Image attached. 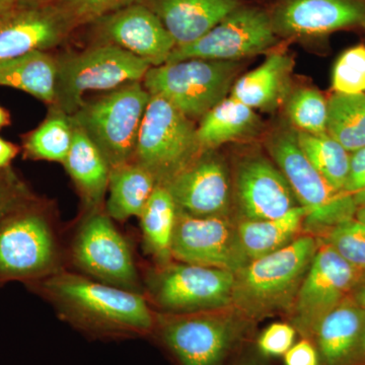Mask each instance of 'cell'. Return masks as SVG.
<instances>
[{
    "label": "cell",
    "instance_id": "cell-1",
    "mask_svg": "<svg viewBox=\"0 0 365 365\" xmlns=\"http://www.w3.org/2000/svg\"><path fill=\"white\" fill-rule=\"evenodd\" d=\"M35 284L62 321L93 339H137L155 331L157 314L144 294L66 269Z\"/></svg>",
    "mask_w": 365,
    "mask_h": 365
},
{
    "label": "cell",
    "instance_id": "cell-2",
    "mask_svg": "<svg viewBox=\"0 0 365 365\" xmlns=\"http://www.w3.org/2000/svg\"><path fill=\"white\" fill-rule=\"evenodd\" d=\"M318 245L313 235H300L284 248L249 261L235 273L232 309L250 322L289 313Z\"/></svg>",
    "mask_w": 365,
    "mask_h": 365
},
{
    "label": "cell",
    "instance_id": "cell-3",
    "mask_svg": "<svg viewBox=\"0 0 365 365\" xmlns=\"http://www.w3.org/2000/svg\"><path fill=\"white\" fill-rule=\"evenodd\" d=\"M52 216L35 198L0 220V280L34 283L63 270Z\"/></svg>",
    "mask_w": 365,
    "mask_h": 365
},
{
    "label": "cell",
    "instance_id": "cell-4",
    "mask_svg": "<svg viewBox=\"0 0 365 365\" xmlns=\"http://www.w3.org/2000/svg\"><path fill=\"white\" fill-rule=\"evenodd\" d=\"M251 322L237 311L155 316L153 335L177 365H225L248 332Z\"/></svg>",
    "mask_w": 365,
    "mask_h": 365
},
{
    "label": "cell",
    "instance_id": "cell-5",
    "mask_svg": "<svg viewBox=\"0 0 365 365\" xmlns=\"http://www.w3.org/2000/svg\"><path fill=\"white\" fill-rule=\"evenodd\" d=\"M57 57L55 103L71 116L91 91H111L127 83L143 81L151 66L117 46L93 43L79 52Z\"/></svg>",
    "mask_w": 365,
    "mask_h": 365
},
{
    "label": "cell",
    "instance_id": "cell-6",
    "mask_svg": "<svg viewBox=\"0 0 365 365\" xmlns=\"http://www.w3.org/2000/svg\"><path fill=\"white\" fill-rule=\"evenodd\" d=\"M267 148L292 187L299 204L306 208L304 225L324 235L336 225L352 220L356 205L352 196L337 192L325 181L304 155L294 129H279L268 138Z\"/></svg>",
    "mask_w": 365,
    "mask_h": 365
},
{
    "label": "cell",
    "instance_id": "cell-7",
    "mask_svg": "<svg viewBox=\"0 0 365 365\" xmlns=\"http://www.w3.org/2000/svg\"><path fill=\"white\" fill-rule=\"evenodd\" d=\"M150 98L143 81L127 83L102 97L86 100L71 120L100 148L112 169L133 162Z\"/></svg>",
    "mask_w": 365,
    "mask_h": 365
},
{
    "label": "cell",
    "instance_id": "cell-8",
    "mask_svg": "<svg viewBox=\"0 0 365 365\" xmlns=\"http://www.w3.org/2000/svg\"><path fill=\"white\" fill-rule=\"evenodd\" d=\"M240 61L186 59L151 66L143 83L151 96L163 98L185 116L201 118L230 93Z\"/></svg>",
    "mask_w": 365,
    "mask_h": 365
},
{
    "label": "cell",
    "instance_id": "cell-9",
    "mask_svg": "<svg viewBox=\"0 0 365 365\" xmlns=\"http://www.w3.org/2000/svg\"><path fill=\"white\" fill-rule=\"evenodd\" d=\"M194 122L174 106L151 96L137 138L133 162L165 186L203 153Z\"/></svg>",
    "mask_w": 365,
    "mask_h": 365
},
{
    "label": "cell",
    "instance_id": "cell-10",
    "mask_svg": "<svg viewBox=\"0 0 365 365\" xmlns=\"http://www.w3.org/2000/svg\"><path fill=\"white\" fill-rule=\"evenodd\" d=\"M235 273L182 262L148 274L145 297L163 314H192L232 307Z\"/></svg>",
    "mask_w": 365,
    "mask_h": 365
},
{
    "label": "cell",
    "instance_id": "cell-11",
    "mask_svg": "<svg viewBox=\"0 0 365 365\" xmlns=\"http://www.w3.org/2000/svg\"><path fill=\"white\" fill-rule=\"evenodd\" d=\"M71 259L88 277L143 294L130 245L105 210L83 215L71 242Z\"/></svg>",
    "mask_w": 365,
    "mask_h": 365
},
{
    "label": "cell",
    "instance_id": "cell-12",
    "mask_svg": "<svg viewBox=\"0 0 365 365\" xmlns=\"http://www.w3.org/2000/svg\"><path fill=\"white\" fill-rule=\"evenodd\" d=\"M288 317L302 338L312 340L327 314L350 297L361 271L322 240Z\"/></svg>",
    "mask_w": 365,
    "mask_h": 365
},
{
    "label": "cell",
    "instance_id": "cell-13",
    "mask_svg": "<svg viewBox=\"0 0 365 365\" xmlns=\"http://www.w3.org/2000/svg\"><path fill=\"white\" fill-rule=\"evenodd\" d=\"M276 40L270 14L258 7L241 6L200 39L175 48L167 62L193 58L240 61L267 51Z\"/></svg>",
    "mask_w": 365,
    "mask_h": 365
},
{
    "label": "cell",
    "instance_id": "cell-14",
    "mask_svg": "<svg viewBox=\"0 0 365 365\" xmlns=\"http://www.w3.org/2000/svg\"><path fill=\"white\" fill-rule=\"evenodd\" d=\"M173 260L237 272L250 261L227 215L194 216L178 209Z\"/></svg>",
    "mask_w": 365,
    "mask_h": 365
},
{
    "label": "cell",
    "instance_id": "cell-15",
    "mask_svg": "<svg viewBox=\"0 0 365 365\" xmlns=\"http://www.w3.org/2000/svg\"><path fill=\"white\" fill-rule=\"evenodd\" d=\"M90 26L93 43L117 46L151 66L165 64L176 48L160 19L138 1L106 14Z\"/></svg>",
    "mask_w": 365,
    "mask_h": 365
},
{
    "label": "cell",
    "instance_id": "cell-16",
    "mask_svg": "<svg viewBox=\"0 0 365 365\" xmlns=\"http://www.w3.org/2000/svg\"><path fill=\"white\" fill-rule=\"evenodd\" d=\"M78 29L54 2L20 4L0 14V60L50 52Z\"/></svg>",
    "mask_w": 365,
    "mask_h": 365
},
{
    "label": "cell",
    "instance_id": "cell-17",
    "mask_svg": "<svg viewBox=\"0 0 365 365\" xmlns=\"http://www.w3.org/2000/svg\"><path fill=\"white\" fill-rule=\"evenodd\" d=\"M163 187L179 210L194 216L227 215L232 203L227 167L215 150H204Z\"/></svg>",
    "mask_w": 365,
    "mask_h": 365
},
{
    "label": "cell",
    "instance_id": "cell-18",
    "mask_svg": "<svg viewBox=\"0 0 365 365\" xmlns=\"http://www.w3.org/2000/svg\"><path fill=\"white\" fill-rule=\"evenodd\" d=\"M235 194L246 220H275L299 205L282 173L263 155H249L240 162Z\"/></svg>",
    "mask_w": 365,
    "mask_h": 365
},
{
    "label": "cell",
    "instance_id": "cell-19",
    "mask_svg": "<svg viewBox=\"0 0 365 365\" xmlns=\"http://www.w3.org/2000/svg\"><path fill=\"white\" fill-rule=\"evenodd\" d=\"M276 35L313 37L365 26L361 0H284L271 14Z\"/></svg>",
    "mask_w": 365,
    "mask_h": 365
},
{
    "label": "cell",
    "instance_id": "cell-20",
    "mask_svg": "<svg viewBox=\"0 0 365 365\" xmlns=\"http://www.w3.org/2000/svg\"><path fill=\"white\" fill-rule=\"evenodd\" d=\"M160 19L176 47L200 39L241 6L239 0H138Z\"/></svg>",
    "mask_w": 365,
    "mask_h": 365
},
{
    "label": "cell",
    "instance_id": "cell-21",
    "mask_svg": "<svg viewBox=\"0 0 365 365\" xmlns=\"http://www.w3.org/2000/svg\"><path fill=\"white\" fill-rule=\"evenodd\" d=\"M365 309L351 295L319 322L313 338L321 365H359Z\"/></svg>",
    "mask_w": 365,
    "mask_h": 365
},
{
    "label": "cell",
    "instance_id": "cell-22",
    "mask_svg": "<svg viewBox=\"0 0 365 365\" xmlns=\"http://www.w3.org/2000/svg\"><path fill=\"white\" fill-rule=\"evenodd\" d=\"M62 165L78 189L83 215L105 210L111 165L90 137L76 125L73 143Z\"/></svg>",
    "mask_w": 365,
    "mask_h": 365
},
{
    "label": "cell",
    "instance_id": "cell-23",
    "mask_svg": "<svg viewBox=\"0 0 365 365\" xmlns=\"http://www.w3.org/2000/svg\"><path fill=\"white\" fill-rule=\"evenodd\" d=\"M294 60L284 53L269 55L260 66L235 81L230 97L262 111H272L289 95Z\"/></svg>",
    "mask_w": 365,
    "mask_h": 365
},
{
    "label": "cell",
    "instance_id": "cell-24",
    "mask_svg": "<svg viewBox=\"0 0 365 365\" xmlns=\"http://www.w3.org/2000/svg\"><path fill=\"white\" fill-rule=\"evenodd\" d=\"M261 128L254 109L227 97L201 118L197 136L203 150H215L222 144L257 135Z\"/></svg>",
    "mask_w": 365,
    "mask_h": 365
},
{
    "label": "cell",
    "instance_id": "cell-25",
    "mask_svg": "<svg viewBox=\"0 0 365 365\" xmlns=\"http://www.w3.org/2000/svg\"><path fill=\"white\" fill-rule=\"evenodd\" d=\"M57 57L47 51H35L0 60V86L30 93L51 107L55 103Z\"/></svg>",
    "mask_w": 365,
    "mask_h": 365
},
{
    "label": "cell",
    "instance_id": "cell-26",
    "mask_svg": "<svg viewBox=\"0 0 365 365\" xmlns=\"http://www.w3.org/2000/svg\"><path fill=\"white\" fill-rule=\"evenodd\" d=\"M157 186L158 182L150 173L135 162L112 168L106 213L118 222L139 218Z\"/></svg>",
    "mask_w": 365,
    "mask_h": 365
},
{
    "label": "cell",
    "instance_id": "cell-27",
    "mask_svg": "<svg viewBox=\"0 0 365 365\" xmlns=\"http://www.w3.org/2000/svg\"><path fill=\"white\" fill-rule=\"evenodd\" d=\"M306 216V208L299 205L275 220H240L237 235L249 260L267 256L294 242L299 237Z\"/></svg>",
    "mask_w": 365,
    "mask_h": 365
},
{
    "label": "cell",
    "instance_id": "cell-28",
    "mask_svg": "<svg viewBox=\"0 0 365 365\" xmlns=\"http://www.w3.org/2000/svg\"><path fill=\"white\" fill-rule=\"evenodd\" d=\"M177 215L178 207L169 190L158 185L139 216L144 250L158 266L174 261L172 241Z\"/></svg>",
    "mask_w": 365,
    "mask_h": 365
},
{
    "label": "cell",
    "instance_id": "cell-29",
    "mask_svg": "<svg viewBox=\"0 0 365 365\" xmlns=\"http://www.w3.org/2000/svg\"><path fill=\"white\" fill-rule=\"evenodd\" d=\"M74 125L71 117L55 107L49 115L25 137V157L34 160L63 163L73 143Z\"/></svg>",
    "mask_w": 365,
    "mask_h": 365
},
{
    "label": "cell",
    "instance_id": "cell-30",
    "mask_svg": "<svg viewBox=\"0 0 365 365\" xmlns=\"http://www.w3.org/2000/svg\"><path fill=\"white\" fill-rule=\"evenodd\" d=\"M327 105V133L350 153L364 148L365 93H334Z\"/></svg>",
    "mask_w": 365,
    "mask_h": 365
},
{
    "label": "cell",
    "instance_id": "cell-31",
    "mask_svg": "<svg viewBox=\"0 0 365 365\" xmlns=\"http://www.w3.org/2000/svg\"><path fill=\"white\" fill-rule=\"evenodd\" d=\"M297 137L314 169L334 190L344 192L351 153L328 133L314 135L297 131Z\"/></svg>",
    "mask_w": 365,
    "mask_h": 365
},
{
    "label": "cell",
    "instance_id": "cell-32",
    "mask_svg": "<svg viewBox=\"0 0 365 365\" xmlns=\"http://www.w3.org/2000/svg\"><path fill=\"white\" fill-rule=\"evenodd\" d=\"M285 112L295 131L304 133H327L328 105L319 91L311 88H297L285 100Z\"/></svg>",
    "mask_w": 365,
    "mask_h": 365
},
{
    "label": "cell",
    "instance_id": "cell-33",
    "mask_svg": "<svg viewBox=\"0 0 365 365\" xmlns=\"http://www.w3.org/2000/svg\"><path fill=\"white\" fill-rule=\"evenodd\" d=\"M322 241L357 270L365 271V225L356 218L346 220L322 235Z\"/></svg>",
    "mask_w": 365,
    "mask_h": 365
},
{
    "label": "cell",
    "instance_id": "cell-34",
    "mask_svg": "<svg viewBox=\"0 0 365 365\" xmlns=\"http://www.w3.org/2000/svg\"><path fill=\"white\" fill-rule=\"evenodd\" d=\"M333 90L345 95L365 93V47L346 50L336 61L332 76Z\"/></svg>",
    "mask_w": 365,
    "mask_h": 365
},
{
    "label": "cell",
    "instance_id": "cell-35",
    "mask_svg": "<svg viewBox=\"0 0 365 365\" xmlns=\"http://www.w3.org/2000/svg\"><path fill=\"white\" fill-rule=\"evenodd\" d=\"M136 1L138 0H53L51 2L78 29Z\"/></svg>",
    "mask_w": 365,
    "mask_h": 365
},
{
    "label": "cell",
    "instance_id": "cell-36",
    "mask_svg": "<svg viewBox=\"0 0 365 365\" xmlns=\"http://www.w3.org/2000/svg\"><path fill=\"white\" fill-rule=\"evenodd\" d=\"M297 334L290 323L271 324L257 339V351L263 357L283 356L294 346Z\"/></svg>",
    "mask_w": 365,
    "mask_h": 365
},
{
    "label": "cell",
    "instance_id": "cell-37",
    "mask_svg": "<svg viewBox=\"0 0 365 365\" xmlns=\"http://www.w3.org/2000/svg\"><path fill=\"white\" fill-rule=\"evenodd\" d=\"M33 199L25 184L11 170L0 172V220Z\"/></svg>",
    "mask_w": 365,
    "mask_h": 365
},
{
    "label": "cell",
    "instance_id": "cell-38",
    "mask_svg": "<svg viewBox=\"0 0 365 365\" xmlns=\"http://www.w3.org/2000/svg\"><path fill=\"white\" fill-rule=\"evenodd\" d=\"M344 192L352 196L356 208L365 204V146L353 151L350 155Z\"/></svg>",
    "mask_w": 365,
    "mask_h": 365
},
{
    "label": "cell",
    "instance_id": "cell-39",
    "mask_svg": "<svg viewBox=\"0 0 365 365\" xmlns=\"http://www.w3.org/2000/svg\"><path fill=\"white\" fill-rule=\"evenodd\" d=\"M284 365H321L318 350L313 341L302 338L284 355Z\"/></svg>",
    "mask_w": 365,
    "mask_h": 365
},
{
    "label": "cell",
    "instance_id": "cell-40",
    "mask_svg": "<svg viewBox=\"0 0 365 365\" xmlns=\"http://www.w3.org/2000/svg\"><path fill=\"white\" fill-rule=\"evenodd\" d=\"M19 153H20L19 146L0 137V172L9 169V165Z\"/></svg>",
    "mask_w": 365,
    "mask_h": 365
},
{
    "label": "cell",
    "instance_id": "cell-41",
    "mask_svg": "<svg viewBox=\"0 0 365 365\" xmlns=\"http://www.w3.org/2000/svg\"><path fill=\"white\" fill-rule=\"evenodd\" d=\"M350 295L360 307L365 309V271L360 274Z\"/></svg>",
    "mask_w": 365,
    "mask_h": 365
},
{
    "label": "cell",
    "instance_id": "cell-42",
    "mask_svg": "<svg viewBox=\"0 0 365 365\" xmlns=\"http://www.w3.org/2000/svg\"><path fill=\"white\" fill-rule=\"evenodd\" d=\"M235 365H268L264 357L257 351V354H248L242 357Z\"/></svg>",
    "mask_w": 365,
    "mask_h": 365
},
{
    "label": "cell",
    "instance_id": "cell-43",
    "mask_svg": "<svg viewBox=\"0 0 365 365\" xmlns=\"http://www.w3.org/2000/svg\"><path fill=\"white\" fill-rule=\"evenodd\" d=\"M11 122V115H9V111L0 106V129L9 126Z\"/></svg>",
    "mask_w": 365,
    "mask_h": 365
},
{
    "label": "cell",
    "instance_id": "cell-44",
    "mask_svg": "<svg viewBox=\"0 0 365 365\" xmlns=\"http://www.w3.org/2000/svg\"><path fill=\"white\" fill-rule=\"evenodd\" d=\"M18 4L19 0H0V14L9 11Z\"/></svg>",
    "mask_w": 365,
    "mask_h": 365
},
{
    "label": "cell",
    "instance_id": "cell-45",
    "mask_svg": "<svg viewBox=\"0 0 365 365\" xmlns=\"http://www.w3.org/2000/svg\"><path fill=\"white\" fill-rule=\"evenodd\" d=\"M359 365H365V328L362 334L361 343H360Z\"/></svg>",
    "mask_w": 365,
    "mask_h": 365
},
{
    "label": "cell",
    "instance_id": "cell-46",
    "mask_svg": "<svg viewBox=\"0 0 365 365\" xmlns=\"http://www.w3.org/2000/svg\"><path fill=\"white\" fill-rule=\"evenodd\" d=\"M354 217L356 218L357 220H359L360 222L364 223L365 225V204L356 208Z\"/></svg>",
    "mask_w": 365,
    "mask_h": 365
},
{
    "label": "cell",
    "instance_id": "cell-47",
    "mask_svg": "<svg viewBox=\"0 0 365 365\" xmlns=\"http://www.w3.org/2000/svg\"><path fill=\"white\" fill-rule=\"evenodd\" d=\"M53 0H19L20 4H42L51 2Z\"/></svg>",
    "mask_w": 365,
    "mask_h": 365
}]
</instances>
